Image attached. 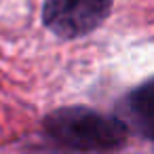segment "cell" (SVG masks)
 Returning <instances> with one entry per match:
<instances>
[{
  "label": "cell",
  "instance_id": "1",
  "mask_svg": "<svg viewBox=\"0 0 154 154\" xmlns=\"http://www.w3.org/2000/svg\"><path fill=\"white\" fill-rule=\"evenodd\" d=\"M45 133L63 150L78 154H108L125 146L127 125L89 108H61L45 118Z\"/></svg>",
  "mask_w": 154,
  "mask_h": 154
},
{
  "label": "cell",
  "instance_id": "2",
  "mask_svg": "<svg viewBox=\"0 0 154 154\" xmlns=\"http://www.w3.org/2000/svg\"><path fill=\"white\" fill-rule=\"evenodd\" d=\"M114 0H45L42 21L59 38H82L99 28Z\"/></svg>",
  "mask_w": 154,
  "mask_h": 154
},
{
  "label": "cell",
  "instance_id": "3",
  "mask_svg": "<svg viewBox=\"0 0 154 154\" xmlns=\"http://www.w3.org/2000/svg\"><path fill=\"white\" fill-rule=\"evenodd\" d=\"M120 120L141 137L154 141V78L146 80L122 99Z\"/></svg>",
  "mask_w": 154,
  "mask_h": 154
}]
</instances>
